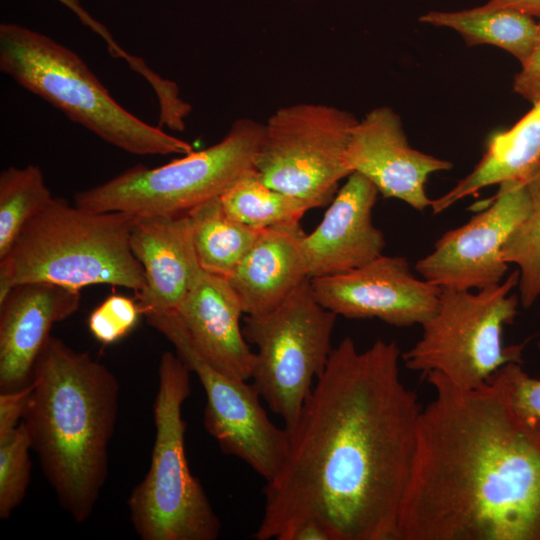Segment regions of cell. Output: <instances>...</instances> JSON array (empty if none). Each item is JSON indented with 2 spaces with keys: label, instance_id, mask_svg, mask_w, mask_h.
Listing matches in <instances>:
<instances>
[{
  "label": "cell",
  "instance_id": "23",
  "mask_svg": "<svg viewBox=\"0 0 540 540\" xmlns=\"http://www.w3.org/2000/svg\"><path fill=\"white\" fill-rule=\"evenodd\" d=\"M226 213L255 229L299 222L310 209L318 208L302 199L267 186L252 168L220 196Z\"/></svg>",
  "mask_w": 540,
  "mask_h": 540
},
{
  "label": "cell",
  "instance_id": "12",
  "mask_svg": "<svg viewBox=\"0 0 540 540\" xmlns=\"http://www.w3.org/2000/svg\"><path fill=\"white\" fill-rule=\"evenodd\" d=\"M531 205L527 182L500 184L491 205L441 236L416 263V272L441 289L480 290L501 283L508 269L503 246Z\"/></svg>",
  "mask_w": 540,
  "mask_h": 540
},
{
  "label": "cell",
  "instance_id": "2",
  "mask_svg": "<svg viewBox=\"0 0 540 540\" xmlns=\"http://www.w3.org/2000/svg\"><path fill=\"white\" fill-rule=\"evenodd\" d=\"M422 409L397 540H540V444L490 383L438 373Z\"/></svg>",
  "mask_w": 540,
  "mask_h": 540
},
{
  "label": "cell",
  "instance_id": "1",
  "mask_svg": "<svg viewBox=\"0 0 540 540\" xmlns=\"http://www.w3.org/2000/svg\"><path fill=\"white\" fill-rule=\"evenodd\" d=\"M401 356L395 341L359 351L349 336L332 349L266 482L255 539L284 540L315 520L332 540H397L423 409Z\"/></svg>",
  "mask_w": 540,
  "mask_h": 540
},
{
  "label": "cell",
  "instance_id": "30",
  "mask_svg": "<svg viewBox=\"0 0 540 540\" xmlns=\"http://www.w3.org/2000/svg\"><path fill=\"white\" fill-rule=\"evenodd\" d=\"M31 383L12 391L0 393V441L6 439L21 423L29 396Z\"/></svg>",
  "mask_w": 540,
  "mask_h": 540
},
{
  "label": "cell",
  "instance_id": "14",
  "mask_svg": "<svg viewBox=\"0 0 540 540\" xmlns=\"http://www.w3.org/2000/svg\"><path fill=\"white\" fill-rule=\"evenodd\" d=\"M351 172L370 180L385 198L401 200L423 211L431 207L428 177L452 168V163L412 148L400 117L389 107L372 109L357 121L345 154Z\"/></svg>",
  "mask_w": 540,
  "mask_h": 540
},
{
  "label": "cell",
  "instance_id": "29",
  "mask_svg": "<svg viewBox=\"0 0 540 540\" xmlns=\"http://www.w3.org/2000/svg\"><path fill=\"white\" fill-rule=\"evenodd\" d=\"M521 66L514 78L513 89L533 105L540 100V21L533 49Z\"/></svg>",
  "mask_w": 540,
  "mask_h": 540
},
{
  "label": "cell",
  "instance_id": "20",
  "mask_svg": "<svg viewBox=\"0 0 540 540\" xmlns=\"http://www.w3.org/2000/svg\"><path fill=\"white\" fill-rule=\"evenodd\" d=\"M540 170V100L510 129L493 134L475 168L449 192L432 200L439 214L484 187L528 182Z\"/></svg>",
  "mask_w": 540,
  "mask_h": 540
},
{
  "label": "cell",
  "instance_id": "4",
  "mask_svg": "<svg viewBox=\"0 0 540 540\" xmlns=\"http://www.w3.org/2000/svg\"><path fill=\"white\" fill-rule=\"evenodd\" d=\"M133 217L52 198L0 259V301L14 286L37 281L78 290L108 284L139 294L146 280L130 248Z\"/></svg>",
  "mask_w": 540,
  "mask_h": 540
},
{
  "label": "cell",
  "instance_id": "21",
  "mask_svg": "<svg viewBox=\"0 0 540 540\" xmlns=\"http://www.w3.org/2000/svg\"><path fill=\"white\" fill-rule=\"evenodd\" d=\"M419 20L456 31L469 46L488 44L504 49L520 63L529 56L538 34L533 17L486 3L459 11H429Z\"/></svg>",
  "mask_w": 540,
  "mask_h": 540
},
{
  "label": "cell",
  "instance_id": "31",
  "mask_svg": "<svg viewBox=\"0 0 540 540\" xmlns=\"http://www.w3.org/2000/svg\"><path fill=\"white\" fill-rule=\"evenodd\" d=\"M284 540H332V537L322 523L315 520H306L289 531Z\"/></svg>",
  "mask_w": 540,
  "mask_h": 540
},
{
  "label": "cell",
  "instance_id": "22",
  "mask_svg": "<svg viewBox=\"0 0 540 540\" xmlns=\"http://www.w3.org/2000/svg\"><path fill=\"white\" fill-rule=\"evenodd\" d=\"M187 214L201 268L214 275L230 277L261 230L230 217L220 197L199 204Z\"/></svg>",
  "mask_w": 540,
  "mask_h": 540
},
{
  "label": "cell",
  "instance_id": "34",
  "mask_svg": "<svg viewBox=\"0 0 540 540\" xmlns=\"http://www.w3.org/2000/svg\"><path fill=\"white\" fill-rule=\"evenodd\" d=\"M539 172H540V170H539Z\"/></svg>",
  "mask_w": 540,
  "mask_h": 540
},
{
  "label": "cell",
  "instance_id": "11",
  "mask_svg": "<svg viewBox=\"0 0 540 540\" xmlns=\"http://www.w3.org/2000/svg\"><path fill=\"white\" fill-rule=\"evenodd\" d=\"M144 316L170 341L201 382L206 395L203 424L222 452L244 461L266 482L271 480L285 459L289 433L268 417L252 383L211 365L196 349L175 311L148 312Z\"/></svg>",
  "mask_w": 540,
  "mask_h": 540
},
{
  "label": "cell",
  "instance_id": "24",
  "mask_svg": "<svg viewBox=\"0 0 540 540\" xmlns=\"http://www.w3.org/2000/svg\"><path fill=\"white\" fill-rule=\"evenodd\" d=\"M52 195L37 165L10 166L0 174V259L11 249L26 223Z\"/></svg>",
  "mask_w": 540,
  "mask_h": 540
},
{
  "label": "cell",
  "instance_id": "8",
  "mask_svg": "<svg viewBox=\"0 0 540 540\" xmlns=\"http://www.w3.org/2000/svg\"><path fill=\"white\" fill-rule=\"evenodd\" d=\"M519 272L499 284L472 292L442 289L435 314L420 339L402 353L405 367L422 376L438 373L460 389L487 383L503 365L523 363V344L504 346L503 329L517 314L519 297L510 294Z\"/></svg>",
  "mask_w": 540,
  "mask_h": 540
},
{
  "label": "cell",
  "instance_id": "26",
  "mask_svg": "<svg viewBox=\"0 0 540 540\" xmlns=\"http://www.w3.org/2000/svg\"><path fill=\"white\" fill-rule=\"evenodd\" d=\"M487 382L496 389L518 426L540 444V378L531 377L520 363L510 362Z\"/></svg>",
  "mask_w": 540,
  "mask_h": 540
},
{
  "label": "cell",
  "instance_id": "9",
  "mask_svg": "<svg viewBox=\"0 0 540 540\" xmlns=\"http://www.w3.org/2000/svg\"><path fill=\"white\" fill-rule=\"evenodd\" d=\"M336 318L317 301L310 280L275 309L245 318L244 336L256 347L252 385L287 431L328 362Z\"/></svg>",
  "mask_w": 540,
  "mask_h": 540
},
{
  "label": "cell",
  "instance_id": "19",
  "mask_svg": "<svg viewBox=\"0 0 540 540\" xmlns=\"http://www.w3.org/2000/svg\"><path fill=\"white\" fill-rule=\"evenodd\" d=\"M305 235L299 222L261 230L251 249L227 278L243 313L269 312L310 280L302 252Z\"/></svg>",
  "mask_w": 540,
  "mask_h": 540
},
{
  "label": "cell",
  "instance_id": "10",
  "mask_svg": "<svg viewBox=\"0 0 540 540\" xmlns=\"http://www.w3.org/2000/svg\"><path fill=\"white\" fill-rule=\"evenodd\" d=\"M357 121L325 104L281 107L264 124L254 169L267 186L322 207L352 173L345 154Z\"/></svg>",
  "mask_w": 540,
  "mask_h": 540
},
{
  "label": "cell",
  "instance_id": "16",
  "mask_svg": "<svg viewBox=\"0 0 540 540\" xmlns=\"http://www.w3.org/2000/svg\"><path fill=\"white\" fill-rule=\"evenodd\" d=\"M80 290L50 282L14 286L0 301V390L30 383L35 361L57 322L73 315Z\"/></svg>",
  "mask_w": 540,
  "mask_h": 540
},
{
  "label": "cell",
  "instance_id": "15",
  "mask_svg": "<svg viewBox=\"0 0 540 540\" xmlns=\"http://www.w3.org/2000/svg\"><path fill=\"white\" fill-rule=\"evenodd\" d=\"M378 194L362 174L347 177L319 225L303 238L309 279L348 272L382 255L385 238L372 221Z\"/></svg>",
  "mask_w": 540,
  "mask_h": 540
},
{
  "label": "cell",
  "instance_id": "32",
  "mask_svg": "<svg viewBox=\"0 0 540 540\" xmlns=\"http://www.w3.org/2000/svg\"><path fill=\"white\" fill-rule=\"evenodd\" d=\"M486 4L540 19V0H488Z\"/></svg>",
  "mask_w": 540,
  "mask_h": 540
},
{
  "label": "cell",
  "instance_id": "6",
  "mask_svg": "<svg viewBox=\"0 0 540 540\" xmlns=\"http://www.w3.org/2000/svg\"><path fill=\"white\" fill-rule=\"evenodd\" d=\"M190 374L176 353L162 354L151 463L128 499L132 525L142 540H215L220 535L221 522L185 454L182 406L191 392Z\"/></svg>",
  "mask_w": 540,
  "mask_h": 540
},
{
  "label": "cell",
  "instance_id": "25",
  "mask_svg": "<svg viewBox=\"0 0 540 540\" xmlns=\"http://www.w3.org/2000/svg\"><path fill=\"white\" fill-rule=\"evenodd\" d=\"M531 210L509 236L503 246L502 258L518 266L519 299L528 308L540 296V172L528 182Z\"/></svg>",
  "mask_w": 540,
  "mask_h": 540
},
{
  "label": "cell",
  "instance_id": "7",
  "mask_svg": "<svg viewBox=\"0 0 540 540\" xmlns=\"http://www.w3.org/2000/svg\"><path fill=\"white\" fill-rule=\"evenodd\" d=\"M264 124L242 118L218 143L156 168L137 164L75 194V204L93 211L133 216L180 215L220 197L254 168Z\"/></svg>",
  "mask_w": 540,
  "mask_h": 540
},
{
  "label": "cell",
  "instance_id": "28",
  "mask_svg": "<svg viewBox=\"0 0 540 540\" xmlns=\"http://www.w3.org/2000/svg\"><path fill=\"white\" fill-rule=\"evenodd\" d=\"M141 315L143 313L138 302L113 294L91 312L88 328L95 339L109 345L129 334Z\"/></svg>",
  "mask_w": 540,
  "mask_h": 540
},
{
  "label": "cell",
  "instance_id": "17",
  "mask_svg": "<svg viewBox=\"0 0 540 540\" xmlns=\"http://www.w3.org/2000/svg\"><path fill=\"white\" fill-rule=\"evenodd\" d=\"M129 242L145 274L143 315L176 311L202 271L188 214L134 216Z\"/></svg>",
  "mask_w": 540,
  "mask_h": 540
},
{
  "label": "cell",
  "instance_id": "27",
  "mask_svg": "<svg viewBox=\"0 0 540 540\" xmlns=\"http://www.w3.org/2000/svg\"><path fill=\"white\" fill-rule=\"evenodd\" d=\"M31 442L21 421L18 427L0 441V518L6 520L22 503L31 474Z\"/></svg>",
  "mask_w": 540,
  "mask_h": 540
},
{
  "label": "cell",
  "instance_id": "13",
  "mask_svg": "<svg viewBox=\"0 0 540 540\" xmlns=\"http://www.w3.org/2000/svg\"><path fill=\"white\" fill-rule=\"evenodd\" d=\"M310 284L317 301L337 316L376 318L395 327L426 322L442 291L416 278L404 257L383 254L351 271L312 278Z\"/></svg>",
  "mask_w": 540,
  "mask_h": 540
},
{
  "label": "cell",
  "instance_id": "33",
  "mask_svg": "<svg viewBox=\"0 0 540 540\" xmlns=\"http://www.w3.org/2000/svg\"><path fill=\"white\" fill-rule=\"evenodd\" d=\"M107 1H114V0H107Z\"/></svg>",
  "mask_w": 540,
  "mask_h": 540
},
{
  "label": "cell",
  "instance_id": "18",
  "mask_svg": "<svg viewBox=\"0 0 540 540\" xmlns=\"http://www.w3.org/2000/svg\"><path fill=\"white\" fill-rule=\"evenodd\" d=\"M175 312L211 365L231 377L251 379L255 352L244 336L243 309L227 278L202 269Z\"/></svg>",
  "mask_w": 540,
  "mask_h": 540
},
{
  "label": "cell",
  "instance_id": "5",
  "mask_svg": "<svg viewBox=\"0 0 540 540\" xmlns=\"http://www.w3.org/2000/svg\"><path fill=\"white\" fill-rule=\"evenodd\" d=\"M0 70L99 138L136 155L188 154L190 143L121 106L81 57L49 36L0 24Z\"/></svg>",
  "mask_w": 540,
  "mask_h": 540
},
{
  "label": "cell",
  "instance_id": "3",
  "mask_svg": "<svg viewBox=\"0 0 540 540\" xmlns=\"http://www.w3.org/2000/svg\"><path fill=\"white\" fill-rule=\"evenodd\" d=\"M22 422L60 506L78 523L93 513L108 475L117 377L86 352L50 336L33 366Z\"/></svg>",
  "mask_w": 540,
  "mask_h": 540
}]
</instances>
